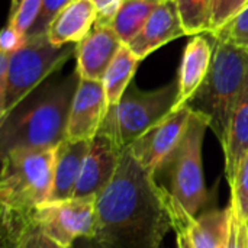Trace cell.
<instances>
[{
	"instance_id": "6da1fadb",
	"label": "cell",
	"mask_w": 248,
	"mask_h": 248,
	"mask_svg": "<svg viewBox=\"0 0 248 248\" xmlns=\"http://www.w3.org/2000/svg\"><path fill=\"white\" fill-rule=\"evenodd\" d=\"M169 198L125 148L113 180L97 196L94 238L108 248H161L173 228Z\"/></svg>"
},
{
	"instance_id": "7a4b0ae2",
	"label": "cell",
	"mask_w": 248,
	"mask_h": 248,
	"mask_svg": "<svg viewBox=\"0 0 248 248\" xmlns=\"http://www.w3.org/2000/svg\"><path fill=\"white\" fill-rule=\"evenodd\" d=\"M78 83L77 70L65 77L48 78L0 118L1 157L15 150L57 148L67 138L68 116Z\"/></svg>"
},
{
	"instance_id": "3957f363",
	"label": "cell",
	"mask_w": 248,
	"mask_h": 248,
	"mask_svg": "<svg viewBox=\"0 0 248 248\" xmlns=\"http://www.w3.org/2000/svg\"><path fill=\"white\" fill-rule=\"evenodd\" d=\"M214 38L215 51L209 73L186 106L208 119L209 128L224 147L232 110L247 77L248 48L222 36Z\"/></svg>"
},
{
	"instance_id": "277c9868",
	"label": "cell",
	"mask_w": 248,
	"mask_h": 248,
	"mask_svg": "<svg viewBox=\"0 0 248 248\" xmlns=\"http://www.w3.org/2000/svg\"><path fill=\"white\" fill-rule=\"evenodd\" d=\"M55 148L15 150L1 157V211L32 218L36 208L51 201Z\"/></svg>"
},
{
	"instance_id": "5b68a950",
	"label": "cell",
	"mask_w": 248,
	"mask_h": 248,
	"mask_svg": "<svg viewBox=\"0 0 248 248\" xmlns=\"http://www.w3.org/2000/svg\"><path fill=\"white\" fill-rule=\"evenodd\" d=\"M208 128V119L201 113L192 112L180 142L155 174V177L163 174L166 183H157L192 218L198 217L209 199L202 164V147Z\"/></svg>"
},
{
	"instance_id": "8992f818",
	"label": "cell",
	"mask_w": 248,
	"mask_h": 248,
	"mask_svg": "<svg viewBox=\"0 0 248 248\" xmlns=\"http://www.w3.org/2000/svg\"><path fill=\"white\" fill-rule=\"evenodd\" d=\"M179 84L171 81L155 90H138L131 84L121 100L109 106L99 134L108 135L124 151L177 106Z\"/></svg>"
},
{
	"instance_id": "52a82bcc",
	"label": "cell",
	"mask_w": 248,
	"mask_h": 248,
	"mask_svg": "<svg viewBox=\"0 0 248 248\" xmlns=\"http://www.w3.org/2000/svg\"><path fill=\"white\" fill-rule=\"evenodd\" d=\"M74 54L76 45H54L46 33L29 36L25 45L9 57L6 84L0 87V118L57 73Z\"/></svg>"
},
{
	"instance_id": "ba28073f",
	"label": "cell",
	"mask_w": 248,
	"mask_h": 248,
	"mask_svg": "<svg viewBox=\"0 0 248 248\" xmlns=\"http://www.w3.org/2000/svg\"><path fill=\"white\" fill-rule=\"evenodd\" d=\"M33 230L61 248H73L81 238H94L97 231V198L48 201L32 214Z\"/></svg>"
},
{
	"instance_id": "9c48e42d",
	"label": "cell",
	"mask_w": 248,
	"mask_h": 248,
	"mask_svg": "<svg viewBox=\"0 0 248 248\" xmlns=\"http://www.w3.org/2000/svg\"><path fill=\"white\" fill-rule=\"evenodd\" d=\"M190 113L192 110L186 105L174 109L128 147L132 157L150 176L155 177L163 163L180 142Z\"/></svg>"
},
{
	"instance_id": "30bf717a",
	"label": "cell",
	"mask_w": 248,
	"mask_h": 248,
	"mask_svg": "<svg viewBox=\"0 0 248 248\" xmlns=\"http://www.w3.org/2000/svg\"><path fill=\"white\" fill-rule=\"evenodd\" d=\"M108 109L109 103L103 83L80 78L68 116L65 140H93L100 131Z\"/></svg>"
},
{
	"instance_id": "8fae6325",
	"label": "cell",
	"mask_w": 248,
	"mask_h": 248,
	"mask_svg": "<svg viewBox=\"0 0 248 248\" xmlns=\"http://www.w3.org/2000/svg\"><path fill=\"white\" fill-rule=\"evenodd\" d=\"M121 154L122 150L108 135L97 134L90 140L73 198H97L113 180L119 167Z\"/></svg>"
},
{
	"instance_id": "7c38bea8",
	"label": "cell",
	"mask_w": 248,
	"mask_h": 248,
	"mask_svg": "<svg viewBox=\"0 0 248 248\" xmlns=\"http://www.w3.org/2000/svg\"><path fill=\"white\" fill-rule=\"evenodd\" d=\"M187 35L174 0H161L141 32L128 44L131 51L144 60L163 45Z\"/></svg>"
},
{
	"instance_id": "4fadbf2b",
	"label": "cell",
	"mask_w": 248,
	"mask_h": 248,
	"mask_svg": "<svg viewBox=\"0 0 248 248\" xmlns=\"http://www.w3.org/2000/svg\"><path fill=\"white\" fill-rule=\"evenodd\" d=\"M122 45L110 25H94L93 31L76 45V70L80 78L102 81Z\"/></svg>"
},
{
	"instance_id": "5bb4252c",
	"label": "cell",
	"mask_w": 248,
	"mask_h": 248,
	"mask_svg": "<svg viewBox=\"0 0 248 248\" xmlns=\"http://www.w3.org/2000/svg\"><path fill=\"white\" fill-rule=\"evenodd\" d=\"M214 51L215 44L209 42L203 33L195 35L186 45L177 76L179 97L176 109L185 106L205 81L214 60Z\"/></svg>"
},
{
	"instance_id": "9a60e30c",
	"label": "cell",
	"mask_w": 248,
	"mask_h": 248,
	"mask_svg": "<svg viewBox=\"0 0 248 248\" xmlns=\"http://www.w3.org/2000/svg\"><path fill=\"white\" fill-rule=\"evenodd\" d=\"M96 22L97 12L92 0H73L54 17L46 36L58 46L77 45L93 31Z\"/></svg>"
},
{
	"instance_id": "2e32d148",
	"label": "cell",
	"mask_w": 248,
	"mask_h": 248,
	"mask_svg": "<svg viewBox=\"0 0 248 248\" xmlns=\"http://www.w3.org/2000/svg\"><path fill=\"white\" fill-rule=\"evenodd\" d=\"M90 141L64 140L55 148L54 187L51 201L70 199L74 195L76 185L81 174L83 163L89 151Z\"/></svg>"
},
{
	"instance_id": "e0dca14e",
	"label": "cell",
	"mask_w": 248,
	"mask_h": 248,
	"mask_svg": "<svg viewBox=\"0 0 248 248\" xmlns=\"http://www.w3.org/2000/svg\"><path fill=\"white\" fill-rule=\"evenodd\" d=\"M222 148L225 153V174L231 185L240 164L248 154V73L232 110L227 142Z\"/></svg>"
},
{
	"instance_id": "ac0fdd59",
	"label": "cell",
	"mask_w": 248,
	"mask_h": 248,
	"mask_svg": "<svg viewBox=\"0 0 248 248\" xmlns=\"http://www.w3.org/2000/svg\"><path fill=\"white\" fill-rule=\"evenodd\" d=\"M232 221V206L225 209L206 211L193 218L186 232L190 238L193 248H225Z\"/></svg>"
},
{
	"instance_id": "d6986e66",
	"label": "cell",
	"mask_w": 248,
	"mask_h": 248,
	"mask_svg": "<svg viewBox=\"0 0 248 248\" xmlns=\"http://www.w3.org/2000/svg\"><path fill=\"white\" fill-rule=\"evenodd\" d=\"M140 58L131 51L128 45H122L110 65L108 67L102 83L106 92L109 106L116 105L126 89L132 84V78L137 73Z\"/></svg>"
},
{
	"instance_id": "ffe728a7",
	"label": "cell",
	"mask_w": 248,
	"mask_h": 248,
	"mask_svg": "<svg viewBox=\"0 0 248 248\" xmlns=\"http://www.w3.org/2000/svg\"><path fill=\"white\" fill-rule=\"evenodd\" d=\"M161 0H125L110 26L122 41L128 45L144 28L148 17Z\"/></svg>"
},
{
	"instance_id": "44dd1931",
	"label": "cell",
	"mask_w": 248,
	"mask_h": 248,
	"mask_svg": "<svg viewBox=\"0 0 248 248\" xmlns=\"http://www.w3.org/2000/svg\"><path fill=\"white\" fill-rule=\"evenodd\" d=\"M187 35L211 33L212 0H174Z\"/></svg>"
},
{
	"instance_id": "7402d4cb",
	"label": "cell",
	"mask_w": 248,
	"mask_h": 248,
	"mask_svg": "<svg viewBox=\"0 0 248 248\" xmlns=\"http://www.w3.org/2000/svg\"><path fill=\"white\" fill-rule=\"evenodd\" d=\"M230 187L231 206L235 217L243 222H248V154L240 164Z\"/></svg>"
},
{
	"instance_id": "603a6c76",
	"label": "cell",
	"mask_w": 248,
	"mask_h": 248,
	"mask_svg": "<svg viewBox=\"0 0 248 248\" xmlns=\"http://www.w3.org/2000/svg\"><path fill=\"white\" fill-rule=\"evenodd\" d=\"M248 4V0H212L211 4V35L218 33L232 22Z\"/></svg>"
},
{
	"instance_id": "cb8c5ba5",
	"label": "cell",
	"mask_w": 248,
	"mask_h": 248,
	"mask_svg": "<svg viewBox=\"0 0 248 248\" xmlns=\"http://www.w3.org/2000/svg\"><path fill=\"white\" fill-rule=\"evenodd\" d=\"M42 1L44 0H20L17 7L13 12H10L9 23H12L17 31L28 36V32L38 19Z\"/></svg>"
},
{
	"instance_id": "d4e9b609",
	"label": "cell",
	"mask_w": 248,
	"mask_h": 248,
	"mask_svg": "<svg viewBox=\"0 0 248 248\" xmlns=\"http://www.w3.org/2000/svg\"><path fill=\"white\" fill-rule=\"evenodd\" d=\"M73 0H44L41 12L38 15V19L35 20L33 26L28 32L29 36H38V35H45L48 31V26L54 20V17Z\"/></svg>"
},
{
	"instance_id": "484cf974",
	"label": "cell",
	"mask_w": 248,
	"mask_h": 248,
	"mask_svg": "<svg viewBox=\"0 0 248 248\" xmlns=\"http://www.w3.org/2000/svg\"><path fill=\"white\" fill-rule=\"evenodd\" d=\"M212 36H222L240 46L248 48V4L232 22Z\"/></svg>"
},
{
	"instance_id": "4316f807",
	"label": "cell",
	"mask_w": 248,
	"mask_h": 248,
	"mask_svg": "<svg viewBox=\"0 0 248 248\" xmlns=\"http://www.w3.org/2000/svg\"><path fill=\"white\" fill-rule=\"evenodd\" d=\"M26 41H28V36L23 35L12 23L7 22V25L4 26V29L1 31V35H0V51L13 54L19 48H22Z\"/></svg>"
},
{
	"instance_id": "83f0119b",
	"label": "cell",
	"mask_w": 248,
	"mask_h": 248,
	"mask_svg": "<svg viewBox=\"0 0 248 248\" xmlns=\"http://www.w3.org/2000/svg\"><path fill=\"white\" fill-rule=\"evenodd\" d=\"M125 0H92L97 12L96 25H110Z\"/></svg>"
},
{
	"instance_id": "f1b7e54d",
	"label": "cell",
	"mask_w": 248,
	"mask_h": 248,
	"mask_svg": "<svg viewBox=\"0 0 248 248\" xmlns=\"http://www.w3.org/2000/svg\"><path fill=\"white\" fill-rule=\"evenodd\" d=\"M231 205V203H230ZM248 237H247V224L240 221L232 209V221H231V231H230V238L225 248H247Z\"/></svg>"
},
{
	"instance_id": "f546056e",
	"label": "cell",
	"mask_w": 248,
	"mask_h": 248,
	"mask_svg": "<svg viewBox=\"0 0 248 248\" xmlns=\"http://www.w3.org/2000/svg\"><path fill=\"white\" fill-rule=\"evenodd\" d=\"M174 231L177 234V248H193L192 243H190V238L186 232V227L177 228Z\"/></svg>"
},
{
	"instance_id": "4dcf8cb0",
	"label": "cell",
	"mask_w": 248,
	"mask_h": 248,
	"mask_svg": "<svg viewBox=\"0 0 248 248\" xmlns=\"http://www.w3.org/2000/svg\"><path fill=\"white\" fill-rule=\"evenodd\" d=\"M73 248H108L106 246H103L102 243H99L96 238H81L78 240Z\"/></svg>"
},
{
	"instance_id": "1f68e13d",
	"label": "cell",
	"mask_w": 248,
	"mask_h": 248,
	"mask_svg": "<svg viewBox=\"0 0 248 248\" xmlns=\"http://www.w3.org/2000/svg\"><path fill=\"white\" fill-rule=\"evenodd\" d=\"M23 248H41L39 234H38V232H32V234L26 238Z\"/></svg>"
},
{
	"instance_id": "d6a6232c",
	"label": "cell",
	"mask_w": 248,
	"mask_h": 248,
	"mask_svg": "<svg viewBox=\"0 0 248 248\" xmlns=\"http://www.w3.org/2000/svg\"><path fill=\"white\" fill-rule=\"evenodd\" d=\"M39 243H41V248H61L58 247L57 244H54L52 241L46 240V238L42 237V235H39Z\"/></svg>"
},
{
	"instance_id": "836d02e7",
	"label": "cell",
	"mask_w": 248,
	"mask_h": 248,
	"mask_svg": "<svg viewBox=\"0 0 248 248\" xmlns=\"http://www.w3.org/2000/svg\"><path fill=\"white\" fill-rule=\"evenodd\" d=\"M246 224H247V237H248V222H246ZM248 248V247H247Z\"/></svg>"
}]
</instances>
